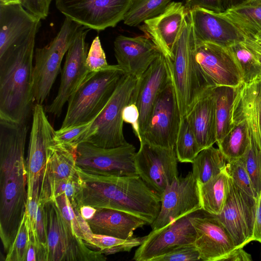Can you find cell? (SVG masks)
Listing matches in <instances>:
<instances>
[{"mask_svg": "<svg viewBox=\"0 0 261 261\" xmlns=\"http://www.w3.org/2000/svg\"><path fill=\"white\" fill-rule=\"evenodd\" d=\"M27 123L0 119V237L7 253L25 214L27 175Z\"/></svg>", "mask_w": 261, "mask_h": 261, "instance_id": "obj_1", "label": "cell"}, {"mask_svg": "<svg viewBox=\"0 0 261 261\" xmlns=\"http://www.w3.org/2000/svg\"><path fill=\"white\" fill-rule=\"evenodd\" d=\"M80 187L77 208L89 205L137 216L151 225L161 207V198L137 175L117 176L83 170L77 167Z\"/></svg>", "mask_w": 261, "mask_h": 261, "instance_id": "obj_2", "label": "cell"}, {"mask_svg": "<svg viewBox=\"0 0 261 261\" xmlns=\"http://www.w3.org/2000/svg\"><path fill=\"white\" fill-rule=\"evenodd\" d=\"M36 36L0 57L1 120L25 124L32 114Z\"/></svg>", "mask_w": 261, "mask_h": 261, "instance_id": "obj_3", "label": "cell"}, {"mask_svg": "<svg viewBox=\"0 0 261 261\" xmlns=\"http://www.w3.org/2000/svg\"><path fill=\"white\" fill-rule=\"evenodd\" d=\"M196 39L190 16L168 58L181 117H185L210 89L213 87L202 71L196 58Z\"/></svg>", "mask_w": 261, "mask_h": 261, "instance_id": "obj_4", "label": "cell"}, {"mask_svg": "<svg viewBox=\"0 0 261 261\" xmlns=\"http://www.w3.org/2000/svg\"><path fill=\"white\" fill-rule=\"evenodd\" d=\"M125 75L117 65L90 72L69 98L61 127L84 124L94 120Z\"/></svg>", "mask_w": 261, "mask_h": 261, "instance_id": "obj_5", "label": "cell"}, {"mask_svg": "<svg viewBox=\"0 0 261 261\" xmlns=\"http://www.w3.org/2000/svg\"><path fill=\"white\" fill-rule=\"evenodd\" d=\"M139 78L124 75L81 143L87 142L102 148L116 147L128 143L123 135L122 112L125 106L134 103Z\"/></svg>", "mask_w": 261, "mask_h": 261, "instance_id": "obj_6", "label": "cell"}, {"mask_svg": "<svg viewBox=\"0 0 261 261\" xmlns=\"http://www.w3.org/2000/svg\"><path fill=\"white\" fill-rule=\"evenodd\" d=\"M82 27L65 17L56 37L46 45L35 49L33 71L35 104L42 105L48 96L60 71L62 60Z\"/></svg>", "mask_w": 261, "mask_h": 261, "instance_id": "obj_7", "label": "cell"}, {"mask_svg": "<svg viewBox=\"0 0 261 261\" xmlns=\"http://www.w3.org/2000/svg\"><path fill=\"white\" fill-rule=\"evenodd\" d=\"M134 0H55L64 16L97 31L114 28L122 20Z\"/></svg>", "mask_w": 261, "mask_h": 261, "instance_id": "obj_8", "label": "cell"}, {"mask_svg": "<svg viewBox=\"0 0 261 261\" xmlns=\"http://www.w3.org/2000/svg\"><path fill=\"white\" fill-rule=\"evenodd\" d=\"M135 156L138 175L160 198L165 189L178 176V159L174 148L140 142Z\"/></svg>", "mask_w": 261, "mask_h": 261, "instance_id": "obj_9", "label": "cell"}, {"mask_svg": "<svg viewBox=\"0 0 261 261\" xmlns=\"http://www.w3.org/2000/svg\"><path fill=\"white\" fill-rule=\"evenodd\" d=\"M136 148L131 144L102 148L87 142L76 149V164L80 169L117 176L137 175L135 164Z\"/></svg>", "mask_w": 261, "mask_h": 261, "instance_id": "obj_10", "label": "cell"}, {"mask_svg": "<svg viewBox=\"0 0 261 261\" xmlns=\"http://www.w3.org/2000/svg\"><path fill=\"white\" fill-rule=\"evenodd\" d=\"M181 118L172 79L160 93L140 142L174 148Z\"/></svg>", "mask_w": 261, "mask_h": 261, "instance_id": "obj_11", "label": "cell"}, {"mask_svg": "<svg viewBox=\"0 0 261 261\" xmlns=\"http://www.w3.org/2000/svg\"><path fill=\"white\" fill-rule=\"evenodd\" d=\"M256 207V198L246 193L230 178L225 203L216 215L231 235L236 248L243 247L253 241Z\"/></svg>", "mask_w": 261, "mask_h": 261, "instance_id": "obj_12", "label": "cell"}, {"mask_svg": "<svg viewBox=\"0 0 261 261\" xmlns=\"http://www.w3.org/2000/svg\"><path fill=\"white\" fill-rule=\"evenodd\" d=\"M201 209L198 183L192 172H189L184 177L178 176L164 191L159 214L150 225L152 230Z\"/></svg>", "mask_w": 261, "mask_h": 261, "instance_id": "obj_13", "label": "cell"}, {"mask_svg": "<svg viewBox=\"0 0 261 261\" xmlns=\"http://www.w3.org/2000/svg\"><path fill=\"white\" fill-rule=\"evenodd\" d=\"M90 30L83 26L68 50L58 93L45 107L46 112L60 116L65 103L90 73L86 63L88 48L86 38Z\"/></svg>", "mask_w": 261, "mask_h": 261, "instance_id": "obj_14", "label": "cell"}, {"mask_svg": "<svg viewBox=\"0 0 261 261\" xmlns=\"http://www.w3.org/2000/svg\"><path fill=\"white\" fill-rule=\"evenodd\" d=\"M190 220L196 231L194 245L200 260L223 261L236 247L233 239L216 215L200 210Z\"/></svg>", "mask_w": 261, "mask_h": 261, "instance_id": "obj_15", "label": "cell"}, {"mask_svg": "<svg viewBox=\"0 0 261 261\" xmlns=\"http://www.w3.org/2000/svg\"><path fill=\"white\" fill-rule=\"evenodd\" d=\"M42 105L36 103L32 112L28 156L25 161L27 175V199L34 186L40 184V176L45 165L50 146L54 143L56 130L50 123Z\"/></svg>", "mask_w": 261, "mask_h": 261, "instance_id": "obj_16", "label": "cell"}, {"mask_svg": "<svg viewBox=\"0 0 261 261\" xmlns=\"http://www.w3.org/2000/svg\"><path fill=\"white\" fill-rule=\"evenodd\" d=\"M196 58L212 86L237 87L243 83L241 68L228 48L196 40Z\"/></svg>", "mask_w": 261, "mask_h": 261, "instance_id": "obj_17", "label": "cell"}, {"mask_svg": "<svg viewBox=\"0 0 261 261\" xmlns=\"http://www.w3.org/2000/svg\"><path fill=\"white\" fill-rule=\"evenodd\" d=\"M189 12L184 3L171 2L162 13L144 21L139 28L163 55L171 59Z\"/></svg>", "mask_w": 261, "mask_h": 261, "instance_id": "obj_18", "label": "cell"}, {"mask_svg": "<svg viewBox=\"0 0 261 261\" xmlns=\"http://www.w3.org/2000/svg\"><path fill=\"white\" fill-rule=\"evenodd\" d=\"M184 216L158 230H152L135 251L133 260L152 261L176 247L194 244L196 231L190 217Z\"/></svg>", "mask_w": 261, "mask_h": 261, "instance_id": "obj_19", "label": "cell"}, {"mask_svg": "<svg viewBox=\"0 0 261 261\" xmlns=\"http://www.w3.org/2000/svg\"><path fill=\"white\" fill-rule=\"evenodd\" d=\"M171 80L169 60L162 54L139 78L134 103L139 112L141 140L160 93Z\"/></svg>", "mask_w": 261, "mask_h": 261, "instance_id": "obj_20", "label": "cell"}, {"mask_svg": "<svg viewBox=\"0 0 261 261\" xmlns=\"http://www.w3.org/2000/svg\"><path fill=\"white\" fill-rule=\"evenodd\" d=\"M189 15L198 41L227 48L245 40L243 33L223 12L196 8L190 11Z\"/></svg>", "mask_w": 261, "mask_h": 261, "instance_id": "obj_21", "label": "cell"}, {"mask_svg": "<svg viewBox=\"0 0 261 261\" xmlns=\"http://www.w3.org/2000/svg\"><path fill=\"white\" fill-rule=\"evenodd\" d=\"M41 20L20 4L0 5V57L36 35Z\"/></svg>", "mask_w": 261, "mask_h": 261, "instance_id": "obj_22", "label": "cell"}, {"mask_svg": "<svg viewBox=\"0 0 261 261\" xmlns=\"http://www.w3.org/2000/svg\"><path fill=\"white\" fill-rule=\"evenodd\" d=\"M117 65L127 75L140 77L161 53L146 36H118L114 41Z\"/></svg>", "mask_w": 261, "mask_h": 261, "instance_id": "obj_23", "label": "cell"}, {"mask_svg": "<svg viewBox=\"0 0 261 261\" xmlns=\"http://www.w3.org/2000/svg\"><path fill=\"white\" fill-rule=\"evenodd\" d=\"M76 147L53 144L40 179L39 204H44L51 187L57 182L77 174L76 164Z\"/></svg>", "mask_w": 261, "mask_h": 261, "instance_id": "obj_24", "label": "cell"}, {"mask_svg": "<svg viewBox=\"0 0 261 261\" xmlns=\"http://www.w3.org/2000/svg\"><path fill=\"white\" fill-rule=\"evenodd\" d=\"M242 119L247 123L250 137L261 146V77L239 87L232 120Z\"/></svg>", "mask_w": 261, "mask_h": 261, "instance_id": "obj_25", "label": "cell"}, {"mask_svg": "<svg viewBox=\"0 0 261 261\" xmlns=\"http://www.w3.org/2000/svg\"><path fill=\"white\" fill-rule=\"evenodd\" d=\"M86 221L93 233L123 239L134 237L136 229L148 224L137 216L111 208L97 210L93 217Z\"/></svg>", "mask_w": 261, "mask_h": 261, "instance_id": "obj_26", "label": "cell"}, {"mask_svg": "<svg viewBox=\"0 0 261 261\" xmlns=\"http://www.w3.org/2000/svg\"><path fill=\"white\" fill-rule=\"evenodd\" d=\"M213 88L208 90L203 94L186 116L200 150L213 146L217 142V124Z\"/></svg>", "mask_w": 261, "mask_h": 261, "instance_id": "obj_27", "label": "cell"}, {"mask_svg": "<svg viewBox=\"0 0 261 261\" xmlns=\"http://www.w3.org/2000/svg\"><path fill=\"white\" fill-rule=\"evenodd\" d=\"M202 210L219 215L225 203L230 185V178L224 170L207 181L198 184Z\"/></svg>", "mask_w": 261, "mask_h": 261, "instance_id": "obj_28", "label": "cell"}, {"mask_svg": "<svg viewBox=\"0 0 261 261\" xmlns=\"http://www.w3.org/2000/svg\"><path fill=\"white\" fill-rule=\"evenodd\" d=\"M223 13L243 33L252 38L261 32V0H245Z\"/></svg>", "mask_w": 261, "mask_h": 261, "instance_id": "obj_29", "label": "cell"}, {"mask_svg": "<svg viewBox=\"0 0 261 261\" xmlns=\"http://www.w3.org/2000/svg\"><path fill=\"white\" fill-rule=\"evenodd\" d=\"M42 204L46 224L47 261H65L59 210L54 200H49Z\"/></svg>", "mask_w": 261, "mask_h": 261, "instance_id": "obj_30", "label": "cell"}, {"mask_svg": "<svg viewBox=\"0 0 261 261\" xmlns=\"http://www.w3.org/2000/svg\"><path fill=\"white\" fill-rule=\"evenodd\" d=\"M239 86H216L213 89L215 102L217 144L228 133L233 125V105Z\"/></svg>", "mask_w": 261, "mask_h": 261, "instance_id": "obj_31", "label": "cell"}, {"mask_svg": "<svg viewBox=\"0 0 261 261\" xmlns=\"http://www.w3.org/2000/svg\"><path fill=\"white\" fill-rule=\"evenodd\" d=\"M227 160L219 148L201 150L191 163L192 174L198 184L204 183L225 170Z\"/></svg>", "mask_w": 261, "mask_h": 261, "instance_id": "obj_32", "label": "cell"}, {"mask_svg": "<svg viewBox=\"0 0 261 261\" xmlns=\"http://www.w3.org/2000/svg\"><path fill=\"white\" fill-rule=\"evenodd\" d=\"M232 122L230 130L217 143L227 161L242 157L250 142V132L246 121L232 120Z\"/></svg>", "mask_w": 261, "mask_h": 261, "instance_id": "obj_33", "label": "cell"}, {"mask_svg": "<svg viewBox=\"0 0 261 261\" xmlns=\"http://www.w3.org/2000/svg\"><path fill=\"white\" fill-rule=\"evenodd\" d=\"M146 236L133 237L123 239L114 237L95 234L92 231L84 238L85 244L89 246L98 248L106 255L113 254L122 252H129L142 244Z\"/></svg>", "mask_w": 261, "mask_h": 261, "instance_id": "obj_34", "label": "cell"}, {"mask_svg": "<svg viewBox=\"0 0 261 261\" xmlns=\"http://www.w3.org/2000/svg\"><path fill=\"white\" fill-rule=\"evenodd\" d=\"M172 0H134L126 12L123 23L129 27L139 25L144 21L162 13Z\"/></svg>", "mask_w": 261, "mask_h": 261, "instance_id": "obj_35", "label": "cell"}, {"mask_svg": "<svg viewBox=\"0 0 261 261\" xmlns=\"http://www.w3.org/2000/svg\"><path fill=\"white\" fill-rule=\"evenodd\" d=\"M175 149L178 161L181 163H191L201 151L186 116L181 118Z\"/></svg>", "mask_w": 261, "mask_h": 261, "instance_id": "obj_36", "label": "cell"}, {"mask_svg": "<svg viewBox=\"0 0 261 261\" xmlns=\"http://www.w3.org/2000/svg\"><path fill=\"white\" fill-rule=\"evenodd\" d=\"M242 70L243 83H249L261 77V68L256 59L243 42L227 47Z\"/></svg>", "mask_w": 261, "mask_h": 261, "instance_id": "obj_37", "label": "cell"}, {"mask_svg": "<svg viewBox=\"0 0 261 261\" xmlns=\"http://www.w3.org/2000/svg\"><path fill=\"white\" fill-rule=\"evenodd\" d=\"M242 158L259 197L261 193V146L250 136L249 144Z\"/></svg>", "mask_w": 261, "mask_h": 261, "instance_id": "obj_38", "label": "cell"}, {"mask_svg": "<svg viewBox=\"0 0 261 261\" xmlns=\"http://www.w3.org/2000/svg\"><path fill=\"white\" fill-rule=\"evenodd\" d=\"M225 170L240 188L256 199L258 197L242 157L228 161Z\"/></svg>", "mask_w": 261, "mask_h": 261, "instance_id": "obj_39", "label": "cell"}, {"mask_svg": "<svg viewBox=\"0 0 261 261\" xmlns=\"http://www.w3.org/2000/svg\"><path fill=\"white\" fill-rule=\"evenodd\" d=\"M29 242V226L25 214L15 238L6 253V261H24Z\"/></svg>", "mask_w": 261, "mask_h": 261, "instance_id": "obj_40", "label": "cell"}, {"mask_svg": "<svg viewBox=\"0 0 261 261\" xmlns=\"http://www.w3.org/2000/svg\"><path fill=\"white\" fill-rule=\"evenodd\" d=\"M80 187V179L77 172L74 176L62 180L54 184L48 192L45 203L65 194L68 197L73 208H77L76 196Z\"/></svg>", "mask_w": 261, "mask_h": 261, "instance_id": "obj_41", "label": "cell"}, {"mask_svg": "<svg viewBox=\"0 0 261 261\" xmlns=\"http://www.w3.org/2000/svg\"><path fill=\"white\" fill-rule=\"evenodd\" d=\"M93 120L84 124L61 127L59 130H56L54 138V144L77 147Z\"/></svg>", "mask_w": 261, "mask_h": 261, "instance_id": "obj_42", "label": "cell"}, {"mask_svg": "<svg viewBox=\"0 0 261 261\" xmlns=\"http://www.w3.org/2000/svg\"><path fill=\"white\" fill-rule=\"evenodd\" d=\"M200 260L194 244L180 245L173 248L152 261H195Z\"/></svg>", "mask_w": 261, "mask_h": 261, "instance_id": "obj_43", "label": "cell"}, {"mask_svg": "<svg viewBox=\"0 0 261 261\" xmlns=\"http://www.w3.org/2000/svg\"><path fill=\"white\" fill-rule=\"evenodd\" d=\"M51 200L55 201L62 217L71 225L75 235L83 240L84 236L77 216L78 208H73L68 197L65 194L57 196Z\"/></svg>", "mask_w": 261, "mask_h": 261, "instance_id": "obj_44", "label": "cell"}, {"mask_svg": "<svg viewBox=\"0 0 261 261\" xmlns=\"http://www.w3.org/2000/svg\"><path fill=\"white\" fill-rule=\"evenodd\" d=\"M86 63L90 72L99 71L109 65L98 36L92 42L87 54Z\"/></svg>", "mask_w": 261, "mask_h": 261, "instance_id": "obj_45", "label": "cell"}, {"mask_svg": "<svg viewBox=\"0 0 261 261\" xmlns=\"http://www.w3.org/2000/svg\"><path fill=\"white\" fill-rule=\"evenodd\" d=\"M28 226L29 242L24 261H47L46 246L39 242L34 230L29 223Z\"/></svg>", "mask_w": 261, "mask_h": 261, "instance_id": "obj_46", "label": "cell"}, {"mask_svg": "<svg viewBox=\"0 0 261 261\" xmlns=\"http://www.w3.org/2000/svg\"><path fill=\"white\" fill-rule=\"evenodd\" d=\"M53 0H20V4L29 12L42 19H45L49 13Z\"/></svg>", "mask_w": 261, "mask_h": 261, "instance_id": "obj_47", "label": "cell"}, {"mask_svg": "<svg viewBox=\"0 0 261 261\" xmlns=\"http://www.w3.org/2000/svg\"><path fill=\"white\" fill-rule=\"evenodd\" d=\"M122 118L124 122L131 124L134 133L139 140H141V134L139 128V112L134 103L125 106L122 112Z\"/></svg>", "mask_w": 261, "mask_h": 261, "instance_id": "obj_48", "label": "cell"}, {"mask_svg": "<svg viewBox=\"0 0 261 261\" xmlns=\"http://www.w3.org/2000/svg\"><path fill=\"white\" fill-rule=\"evenodd\" d=\"M184 5L188 11L201 8L217 13L223 12L222 0H184Z\"/></svg>", "mask_w": 261, "mask_h": 261, "instance_id": "obj_49", "label": "cell"}, {"mask_svg": "<svg viewBox=\"0 0 261 261\" xmlns=\"http://www.w3.org/2000/svg\"><path fill=\"white\" fill-rule=\"evenodd\" d=\"M34 231L39 242L46 246V224L42 204L38 205Z\"/></svg>", "mask_w": 261, "mask_h": 261, "instance_id": "obj_50", "label": "cell"}, {"mask_svg": "<svg viewBox=\"0 0 261 261\" xmlns=\"http://www.w3.org/2000/svg\"><path fill=\"white\" fill-rule=\"evenodd\" d=\"M253 241L261 243V193L256 199V207L253 231Z\"/></svg>", "mask_w": 261, "mask_h": 261, "instance_id": "obj_51", "label": "cell"}, {"mask_svg": "<svg viewBox=\"0 0 261 261\" xmlns=\"http://www.w3.org/2000/svg\"><path fill=\"white\" fill-rule=\"evenodd\" d=\"M252 260L251 255L245 251L243 247H240L236 248L231 251L223 261H251Z\"/></svg>", "mask_w": 261, "mask_h": 261, "instance_id": "obj_52", "label": "cell"}, {"mask_svg": "<svg viewBox=\"0 0 261 261\" xmlns=\"http://www.w3.org/2000/svg\"><path fill=\"white\" fill-rule=\"evenodd\" d=\"M244 43L254 56L261 68V43L249 37H245Z\"/></svg>", "mask_w": 261, "mask_h": 261, "instance_id": "obj_53", "label": "cell"}, {"mask_svg": "<svg viewBox=\"0 0 261 261\" xmlns=\"http://www.w3.org/2000/svg\"><path fill=\"white\" fill-rule=\"evenodd\" d=\"M79 210L81 216L86 220L92 218L97 211V209L89 205H82Z\"/></svg>", "mask_w": 261, "mask_h": 261, "instance_id": "obj_54", "label": "cell"}, {"mask_svg": "<svg viewBox=\"0 0 261 261\" xmlns=\"http://www.w3.org/2000/svg\"><path fill=\"white\" fill-rule=\"evenodd\" d=\"M244 1L245 0H222L223 11L241 3Z\"/></svg>", "mask_w": 261, "mask_h": 261, "instance_id": "obj_55", "label": "cell"}, {"mask_svg": "<svg viewBox=\"0 0 261 261\" xmlns=\"http://www.w3.org/2000/svg\"><path fill=\"white\" fill-rule=\"evenodd\" d=\"M20 4V0H0V5Z\"/></svg>", "mask_w": 261, "mask_h": 261, "instance_id": "obj_56", "label": "cell"}, {"mask_svg": "<svg viewBox=\"0 0 261 261\" xmlns=\"http://www.w3.org/2000/svg\"><path fill=\"white\" fill-rule=\"evenodd\" d=\"M252 38L261 43V32L256 34Z\"/></svg>", "mask_w": 261, "mask_h": 261, "instance_id": "obj_57", "label": "cell"}]
</instances>
